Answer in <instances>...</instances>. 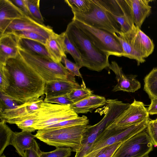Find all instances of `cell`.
Returning a JSON list of instances; mask_svg holds the SVG:
<instances>
[{
  "mask_svg": "<svg viewBox=\"0 0 157 157\" xmlns=\"http://www.w3.org/2000/svg\"><path fill=\"white\" fill-rule=\"evenodd\" d=\"M81 86L76 82L61 79L45 83L44 94L46 98L67 94Z\"/></svg>",
  "mask_w": 157,
  "mask_h": 157,
  "instance_id": "obj_17",
  "label": "cell"
},
{
  "mask_svg": "<svg viewBox=\"0 0 157 157\" xmlns=\"http://www.w3.org/2000/svg\"><path fill=\"white\" fill-rule=\"evenodd\" d=\"M156 119H157V118H156Z\"/></svg>",
  "mask_w": 157,
  "mask_h": 157,
  "instance_id": "obj_47",
  "label": "cell"
},
{
  "mask_svg": "<svg viewBox=\"0 0 157 157\" xmlns=\"http://www.w3.org/2000/svg\"><path fill=\"white\" fill-rule=\"evenodd\" d=\"M65 2L71 8V10L85 13L91 8V0H66Z\"/></svg>",
  "mask_w": 157,
  "mask_h": 157,
  "instance_id": "obj_33",
  "label": "cell"
},
{
  "mask_svg": "<svg viewBox=\"0 0 157 157\" xmlns=\"http://www.w3.org/2000/svg\"><path fill=\"white\" fill-rule=\"evenodd\" d=\"M122 143L121 142H119L103 148L95 157H113Z\"/></svg>",
  "mask_w": 157,
  "mask_h": 157,
  "instance_id": "obj_36",
  "label": "cell"
},
{
  "mask_svg": "<svg viewBox=\"0 0 157 157\" xmlns=\"http://www.w3.org/2000/svg\"><path fill=\"white\" fill-rule=\"evenodd\" d=\"M149 121H144L120 129L105 128L97 137L85 157H95L103 148L115 143L126 141L132 136L145 129Z\"/></svg>",
  "mask_w": 157,
  "mask_h": 157,
  "instance_id": "obj_7",
  "label": "cell"
},
{
  "mask_svg": "<svg viewBox=\"0 0 157 157\" xmlns=\"http://www.w3.org/2000/svg\"><path fill=\"white\" fill-rule=\"evenodd\" d=\"M136 38L140 53L145 59L153 52L154 44L151 39L140 28L137 27Z\"/></svg>",
  "mask_w": 157,
  "mask_h": 157,
  "instance_id": "obj_23",
  "label": "cell"
},
{
  "mask_svg": "<svg viewBox=\"0 0 157 157\" xmlns=\"http://www.w3.org/2000/svg\"><path fill=\"white\" fill-rule=\"evenodd\" d=\"M0 100V112H2L5 110L13 109L21 105L1 92Z\"/></svg>",
  "mask_w": 157,
  "mask_h": 157,
  "instance_id": "obj_35",
  "label": "cell"
},
{
  "mask_svg": "<svg viewBox=\"0 0 157 157\" xmlns=\"http://www.w3.org/2000/svg\"><path fill=\"white\" fill-rule=\"evenodd\" d=\"M153 145L146 128L122 143L113 157H142L148 155Z\"/></svg>",
  "mask_w": 157,
  "mask_h": 157,
  "instance_id": "obj_10",
  "label": "cell"
},
{
  "mask_svg": "<svg viewBox=\"0 0 157 157\" xmlns=\"http://www.w3.org/2000/svg\"><path fill=\"white\" fill-rule=\"evenodd\" d=\"M44 101L65 105H71L74 103L69 98L67 94L53 98H45L44 99Z\"/></svg>",
  "mask_w": 157,
  "mask_h": 157,
  "instance_id": "obj_38",
  "label": "cell"
},
{
  "mask_svg": "<svg viewBox=\"0 0 157 157\" xmlns=\"http://www.w3.org/2000/svg\"><path fill=\"white\" fill-rule=\"evenodd\" d=\"M19 40L18 38L11 33L0 36V64L4 65L9 59L17 56Z\"/></svg>",
  "mask_w": 157,
  "mask_h": 157,
  "instance_id": "obj_16",
  "label": "cell"
},
{
  "mask_svg": "<svg viewBox=\"0 0 157 157\" xmlns=\"http://www.w3.org/2000/svg\"><path fill=\"white\" fill-rule=\"evenodd\" d=\"M64 65L65 67L75 75L82 78V75L80 73V69L82 67L74 63L69 59L67 57H63L62 59L61 63Z\"/></svg>",
  "mask_w": 157,
  "mask_h": 157,
  "instance_id": "obj_37",
  "label": "cell"
},
{
  "mask_svg": "<svg viewBox=\"0 0 157 157\" xmlns=\"http://www.w3.org/2000/svg\"><path fill=\"white\" fill-rule=\"evenodd\" d=\"M91 8L85 13L72 10V19L93 27L105 30L112 33L121 31L119 24L114 17L100 3L98 0H91Z\"/></svg>",
  "mask_w": 157,
  "mask_h": 157,
  "instance_id": "obj_6",
  "label": "cell"
},
{
  "mask_svg": "<svg viewBox=\"0 0 157 157\" xmlns=\"http://www.w3.org/2000/svg\"><path fill=\"white\" fill-rule=\"evenodd\" d=\"M65 31L81 55L82 67L98 72L109 67L110 56L97 48L72 21L68 24Z\"/></svg>",
  "mask_w": 157,
  "mask_h": 157,
  "instance_id": "obj_2",
  "label": "cell"
},
{
  "mask_svg": "<svg viewBox=\"0 0 157 157\" xmlns=\"http://www.w3.org/2000/svg\"><path fill=\"white\" fill-rule=\"evenodd\" d=\"M144 89L151 99L157 98V67L144 77Z\"/></svg>",
  "mask_w": 157,
  "mask_h": 157,
  "instance_id": "obj_25",
  "label": "cell"
},
{
  "mask_svg": "<svg viewBox=\"0 0 157 157\" xmlns=\"http://www.w3.org/2000/svg\"><path fill=\"white\" fill-rule=\"evenodd\" d=\"M64 45L66 54L69 53L71 55L75 63L82 67V62L81 55L76 48L69 40L66 32Z\"/></svg>",
  "mask_w": 157,
  "mask_h": 157,
  "instance_id": "obj_31",
  "label": "cell"
},
{
  "mask_svg": "<svg viewBox=\"0 0 157 157\" xmlns=\"http://www.w3.org/2000/svg\"><path fill=\"white\" fill-rule=\"evenodd\" d=\"M19 54L23 60L46 82L61 79L76 82L72 73L61 63H56L51 59L32 53L20 47Z\"/></svg>",
  "mask_w": 157,
  "mask_h": 157,
  "instance_id": "obj_3",
  "label": "cell"
},
{
  "mask_svg": "<svg viewBox=\"0 0 157 157\" xmlns=\"http://www.w3.org/2000/svg\"><path fill=\"white\" fill-rule=\"evenodd\" d=\"M78 117L70 105L54 104L44 101L39 110L38 121L33 127L36 130L43 129L60 121Z\"/></svg>",
  "mask_w": 157,
  "mask_h": 157,
  "instance_id": "obj_9",
  "label": "cell"
},
{
  "mask_svg": "<svg viewBox=\"0 0 157 157\" xmlns=\"http://www.w3.org/2000/svg\"><path fill=\"white\" fill-rule=\"evenodd\" d=\"M108 68L115 74L117 81V84L113 88V91H122L133 93L140 88V83L136 79V76L126 75L124 73L122 67L116 62L112 61Z\"/></svg>",
  "mask_w": 157,
  "mask_h": 157,
  "instance_id": "obj_14",
  "label": "cell"
},
{
  "mask_svg": "<svg viewBox=\"0 0 157 157\" xmlns=\"http://www.w3.org/2000/svg\"><path fill=\"white\" fill-rule=\"evenodd\" d=\"M72 21L100 50L109 56H123V50L116 33L93 27L76 19H72Z\"/></svg>",
  "mask_w": 157,
  "mask_h": 157,
  "instance_id": "obj_8",
  "label": "cell"
},
{
  "mask_svg": "<svg viewBox=\"0 0 157 157\" xmlns=\"http://www.w3.org/2000/svg\"><path fill=\"white\" fill-rule=\"evenodd\" d=\"M36 138L31 132L22 131L13 132L10 145L13 146L17 152L22 157H24L25 151L31 147L33 140Z\"/></svg>",
  "mask_w": 157,
  "mask_h": 157,
  "instance_id": "obj_22",
  "label": "cell"
},
{
  "mask_svg": "<svg viewBox=\"0 0 157 157\" xmlns=\"http://www.w3.org/2000/svg\"><path fill=\"white\" fill-rule=\"evenodd\" d=\"M0 157H6L4 155H3L0 156Z\"/></svg>",
  "mask_w": 157,
  "mask_h": 157,
  "instance_id": "obj_44",
  "label": "cell"
},
{
  "mask_svg": "<svg viewBox=\"0 0 157 157\" xmlns=\"http://www.w3.org/2000/svg\"><path fill=\"white\" fill-rule=\"evenodd\" d=\"M9 82L2 65L0 64V92H4L9 86Z\"/></svg>",
  "mask_w": 157,
  "mask_h": 157,
  "instance_id": "obj_41",
  "label": "cell"
},
{
  "mask_svg": "<svg viewBox=\"0 0 157 157\" xmlns=\"http://www.w3.org/2000/svg\"><path fill=\"white\" fill-rule=\"evenodd\" d=\"M106 100L105 97L93 94L70 106L78 114L86 113L105 105Z\"/></svg>",
  "mask_w": 157,
  "mask_h": 157,
  "instance_id": "obj_21",
  "label": "cell"
},
{
  "mask_svg": "<svg viewBox=\"0 0 157 157\" xmlns=\"http://www.w3.org/2000/svg\"><path fill=\"white\" fill-rule=\"evenodd\" d=\"M19 45L32 53L52 59L45 46L38 42L27 39H20Z\"/></svg>",
  "mask_w": 157,
  "mask_h": 157,
  "instance_id": "obj_24",
  "label": "cell"
},
{
  "mask_svg": "<svg viewBox=\"0 0 157 157\" xmlns=\"http://www.w3.org/2000/svg\"><path fill=\"white\" fill-rule=\"evenodd\" d=\"M93 94V91L87 88L83 81L81 87L75 89L67 94L70 99L75 103Z\"/></svg>",
  "mask_w": 157,
  "mask_h": 157,
  "instance_id": "obj_29",
  "label": "cell"
},
{
  "mask_svg": "<svg viewBox=\"0 0 157 157\" xmlns=\"http://www.w3.org/2000/svg\"><path fill=\"white\" fill-rule=\"evenodd\" d=\"M147 109L149 115L157 114V98L151 99V104Z\"/></svg>",
  "mask_w": 157,
  "mask_h": 157,
  "instance_id": "obj_43",
  "label": "cell"
},
{
  "mask_svg": "<svg viewBox=\"0 0 157 157\" xmlns=\"http://www.w3.org/2000/svg\"><path fill=\"white\" fill-rule=\"evenodd\" d=\"M88 125H80L64 128L38 130L36 138L49 145L71 148L78 151L86 130Z\"/></svg>",
  "mask_w": 157,
  "mask_h": 157,
  "instance_id": "obj_4",
  "label": "cell"
},
{
  "mask_svg": "<svg viewBox=\"0 0 157 157\" xmlns=\"http://www.w3.org/2000/svg\"><path fill=\"white\" fill-rule=\"evenodd\" d=\"M10 33L13 34L19 39H25L33 40L38 42L45 46L47 38L36 32L18 31H13Z\"/></svg>",
  "mask_w": 157,
  "mask_h": 157,
  "instance_id": "obj_32",
  "label": "cell"
},
{
  "mask_svg": "<svg viewBox=\"0 0 157 157\" xmlns=\"http://www.w3.org/2000/svg\"><path fill=\"white\" fill-rule=\"evenodd\" d=\"M18 31L36 32L46 38L55 33L51 27L41 24L26 15L13 21L6 29L4 34Z\"/></svg>",
  "mask_w": 157,
  "mask_h": 157,
  "instance_id": "obj_12",
  "label": "cell"
},
{
  "mask_svg": "<svg viewBox=\"0 0 157 157\" xmlns=\"http://www.w3.org/2000/svg\"><path fill=\"white\" fill-rule=\"evenodd\" d=\"M132 12L134 24L140 28L146 18L151 13V6L149 4L151 0H126Z\"/></svg>",
  "mask_w": 157,
  "mask_h": 157,
  "instance_id": "obj_20",
  "label": "cell"
},
{
  "mask_svg": "<svg viewBox=\"0 0 157 157\" xmlns=\"http://www.w3.org/2000/svg\"><path fill=\"white\" fill-rule=\"evenodd\" d=\"M43 100L39 98L18 105L17 107L0 112V119H8L25 116L39 111Z\"/></svg>",
  "mask_w": 157,
  "mask_h": 157,
  "instance_id": "obj_19",
  "label": "cell"
},
{
  "mask_svg": "<svg viewBox=\"0 0 157 157\" xmlns=\"http://www.w3.org/2000/svg\"><path fill=\"white\" fill-rule=\"evenodd\" d=\"M25 15L10 0H0V36L13 21Z\"/></svg>",
  "mask_w": 157,
  "mask_h": 157,
  "instance_id": "obj_15",
  "label": "cell"
},
{
  "mask_svg": "<svg viewBox=\"0 0 157 157\" xmlns=\"http://www.w3.org/2000/svg\"><path fill=\"white\" fill-rule=\"evenodd\" d=\"M136 27L134 24L131 30L125 33L115 34L122 46L123 56L135 60L138 65L145 61L139 51L136 39Z\"/></svg>",
  "mask_w": 157,
  "mask_h": 157,
  "instance_id": "obj_13",
  "label": "cell"
},
{
  "mask_svg": "<svg viewBox=\"0 0 157 157\" xmlns=\"http://www.w3.org/2000/svg\"><path fill=\"white\" fill-rule=\"evenodd\" d=\"M25 14L32 18L25 0H10ZM33 19V18H32Z\"/></svg>",
  "mask_w": 157,
  "mask_h": 157,
  "instance_id": "obj_42",
  "label": "cell"
},
{
  "mask_svg": "<svg viewBox=\"0 0 157 157\" xmlns=\"http://www.w3.org/2000/svg\"><path fill=\"white\" fill-rule=\"evenodd\" d=\"M89 120L87 117L82 115L81 117L60 121L57 123L48 126L44 129H49L64 128L80 125H88Z\"/></svg>",
  "mask_w": 157,
  "mask_h": 157,
  "instance_id": "obj_28",
  "label": "cell"
},
{
  "mask_svg": "<svg viewBox=\"0 0 157 157\" xmlns=\"http://www.w3.org/2000/svg\"><path fill=\"white\" fill-rule=\"evenodd\" d=\"M41 151L34 139L31 147L25 151L24 157H41Z\"/></svg>",
  "mask_w": 157,
  "mask_h": 157,
  "instance_id": "obj_40",
  "label": "cell"
},
{
  "mask_svg": "<svg viewBox=\"0 0 157 157\" xmlns=\"http://www.w3.org/2000/svg\"><path fill=\"white\" fill-rule=\"evenodd\" d=\"M32 18L39 23L44 25L40 9V0H25Z\"/></svg>",
  "mask_w": 157,
  "mask_h": 157,
  "instance_id": "obj_30",
  "label": "cell"
},
{
  "mask_svg": "<svg viewBox=\"0 0 157 157\" xmlns=\"http://www.w3.org/2000/svg\"><path fill=\"white\" fill-rule=\"evenodd\" d=\"M146 130L153 145L157 147V120H150Z\"/></svg>",
  "mask_w": 157,
  "mask_h": 157,
  "instance_id": "obj_39",
  "label": "cell"
},
{
  "mask_svg": "<svg viewBox=\"0 0 157 157\" xmlns=\"http://www.w3.org/2000/svg\"><path fill=\"white\" fill-rule=\"evenodd\" d=\"M142 157H148V155H145V156H143Z\"/></svg>",
  "mask_w": 157,
  "mask_h": 157,
  "instance_id": "obj_45",
  "label": "cell"
},
{
  "mask_svg": "<svg viewBox=\"0 0 157 157\" xmlns=\"http://www.w3.org/2000/svg\"><path fill=\"white\" fill-rule=\"evenodd\" d=\"M104 116L98 123L89 125L82 139L80 149L75 157H85L87 151L102 132L123 113L122 108L117 103L107 102L101 109Z\"/></svg>",
  "mask_w": 157,
  "mask_h": 157,
  "instance_id": "obj_5",
  "label": "cell"
},
{
  "mask_svg": "<svg viewBox=\"0 0 157 157\" xmlns=\"http://www.w3.org/2000/svg\"><path fill=\"white\" fill-rule=\"evenodd\" d=\"M1 65L9 85L1 92L5 95L22 104L36 100L44 95L45 82L19 54Z\"/></svg>",
  "mask_w": 157,
  "mask_h": 157,
  "instance_id": "obj_1",
  "label": "cell"
},
{
  "mask_svg": "<svg viewBox=\"0 0 157 157\" xmlns=\"http://www.w3.org/2000/svg\"><path fill=\"white\" fill-rule=\"evenodd\" d=\"M157 120V119H156Z\"/></svg>",
  "mask_w": 157,
  "mask_h": 157,
  "instance_id": "obj_46",
  "label": "cell"
},
{
  "mask_svg": "<svg viewBox=\"0 0 157 157\" xmlns=\"http://www.w3.org/2000/svg\"><path fill=\"white\" fill-rule=\"evenodd\" d=\"M65 32L59 34L55 33L47 38L45 47L51 59L54 62L61 63L63 57H67L64 40Z\"/></svg>",
  "mask_w": 157,
  "mask_h": 157,
  "instance_id": "obj_18",
  "label": "cell"
},
{
  "mask_svg": "<svg viewBox=\"0 0 157 157\" xmlns=\"http://www.w3.org/2000/svg\"><path fill=\"white\" fill-rule=\"evenodd\" d=\"M149 114L144 103L135 99L125 110L106 128H125L144 121H149Z\"/></svg>",
  "mask_w": 157,
  "mask_h": 157,
  "instance_id": "obj_11",
  "label": "cell"
},
{
  "mask_svg": "<svg viewBox=\"0 0 157 157\" xmlns=\"http://www.w3.org/2000/svg\"><path fill=\"white\" fill-rule=\"evenodd\" d=\"M5 119H0V155L1 156L6 148L10 145L13 132L6 124Z\"/></svg>",
  "mask_w": 157,
  "mask_h": 157,
  "instance_id": "obj_26",
  "label": "cell"
},
{
  "mask_svg": "<svg viewBox=\"0 0 157 157\" xmlns=\"http://www.w3.org/2000/svg\"><path fill=\"white\" fill-rule=\"evenodd\" d=\"M39 112V111L24 116L22 121L16 124L22 131L30 132H34L36 130L33 127L38 121Z\"/></svg>",
  "mask_w": 157,
  "mask_h": 157,
  "instance_id": "obj_27",
  "label": "cell"
},
{
  "mask_svg": "<svg viewBox=\"0 0 157 157\" xmlns=\"http://www.w3.org/2000/svg\"><path fill=\"white\" fill-rule=\"evenodd\" d=\"M72 151V149L67 147H57L55 150L48 152L41 151V157H69Z\"/></svg>",
  "mask_w": 157,
  "mask_h": 157,
  "instance_id": "obj_34",
  "label": "cell"
}]
</instances>
